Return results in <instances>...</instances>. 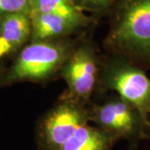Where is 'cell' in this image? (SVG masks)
<instances>
[{
	"instance_id": "9",
	"label": "cell",
	"mask_w": 150,
	"mask_h": 150,
	"mask_svg": "<svg viewBox=\"0 0 150 150\" xmlns=\"http://www.w3.org/2000/svg\"><path fill=\"white\" fill-rule=\"evenodd\" d=\"M32 19L28 13H15L0 17V36L11 45L13 51L31 39Z\"/></svg>"
},
{
	"instance_id": "6",
	"label": "cell",
	"mask_w": 150,
	"mask_h": 150,
	"mask_svg": "<svg viewBox=\"0 0 150 150\" xmlns=\"http://www.w3.org/2000/svg\"><path fill=\"white\" fill-rule=\"evenodd\" d=\"M99 70L95 47L86 38L78 42L59 74L66 82L70 95L88 104L98 86Z\"/></svg>"
},
{
	"instance_id": "11",
	"label": "cell",
	"mask_w": 150,
	"mask_h": 150,
	"mask_svg": "<svg viewBox=\"0 0 150 150\" xmlns=\"http://www.w3.org/2000/svg\"><path fill=\"white\" fill-rule=\"evenodd\" d=\"M77 5L84 13H89L96 19L109 15L117 0H75Z\"/></svg>"
},
{
	"instance_id": "1",
	"label": "cell",
	"mask_w": 150,
	"mask_h": 150,
	"mask_svg": "<svg viewBox=\"0 0 150 150\" xmlns=\"http://www.w3.org/2000/svg\"><path fill=\"white\" fill-rule=\"evenodd\" d=\"M108 17L105 48L150 69V0H117Z\"/></svg>"
},
{
	"instance_id": "8",
	"label": "cell",
	"mask_w": 150,
	"mask_h": 150,
	"mask_svg": "<svg viewBox=\"0 0 150 150\" xmlns=\"http://www.w3.org/2000/svg\"><path fill=\"white\" fill-rule=\"evenodd\" d=\"M116 141L97 126L86 123L75 132L60 150H111Z\"/></svg>"
},
{
	"instance_id": "3",
	"label": "cell",
	"mask_w": 150,
	"mask_h": 150,
	"mask_svg": "<svg viewBox=\"0 0 150 150\" xmlns=\"http://www.w3.org/2000/svg\"><path fill=\"white\" fill-rule=\"evenodd\" d=\"M100 64L98 87L114 91L140 113L150 129V79L145 70L128 59L112 55Z\"/></svg>"
},
{
	"instance_id": "7",
	"label": "cell",
	"mask_w": 150,
	"mask_h": 150,
	"mask_svg": "<svg viewBox=\"0 0 150 150\" xmlns=\"http://www.w3.org/2000/svg\"><path fill=\"white\" fill-rule=\"evenodd\" d=\"M30 16L32 19L30 42L69 38L93 24L55 13H33Z\"/></svg>"
},
{
	"instance_id": "4",
	"label": "cell",
	"mask_w": 150,
	"mask_h": 150,
	"mask_svg": "<svg viewBox=\"0 0 150 150\" xmlns=\"http://www.w3.org/2000/svg\"><path fill=\"white\" fill-rule=\"evenodd\" d=\"M90 122L88 104L68 92L38 123L35 139L40 150H60L75 132Z\"/></svg>"
},
{
	"instance_id": "5",
	"label": "cell",
	"mask_w": 150,
	"mask_h": 150,
	"mask_svg": "<svg viewBox=\"0 0 150 150\" xmlns=\"http://www.w3.org/2000/svg\"><path fill=\"white\" fill-rule=\"evenodd\" d=\"M89 108L90 121L115 139H125L134 149L150 131L139 111L118 95Z\"/></svg>"
},
{
	"instance_id": "12",
	"label": "cell",
	"mask_w": 150,
	"mask_h": 150,
	"mask_svg": "<svg viewBox=\"0 0 150 150\" xmlns=\"http://www.w3.org/2000/svg\"><path fill=\"white\" fill-rule=\"evenodd\" d=\"M31 13V0H0V17L15 13Z\"/></svg>"
},
{
	"instance_id": "2",
	"label": "cell",
	"mask_w": 150,
	"mask_h": 150,
	"mask_svg": "<svg viewBox=\"0 0 150 150\" xmlns=\"http://www.w3.org/2000/svg\"><path fill=\"white\" fill-rule=\"evenodd\" d=\"M78 42L71 37L30 42L18 54L4 81L43 83L53 79L60 73Z\"/></svg>"
},
{
	"instance_id": "10",
	"label": "cell",
	"mask_w": 150,
	"mask_h": 150,
	"mask_svg": "<svg viewBox=\"0 0 150 150\" xmlns=\"http://www.w3.org/2000/svg\"><path fill=\"white\" fill-rule=\"evenodd\" d=\"M33 13H55L81 21L93 23L95 21L79 8L75 0H31L30 15Z\"/></svg>"
}]
</instances>
